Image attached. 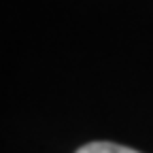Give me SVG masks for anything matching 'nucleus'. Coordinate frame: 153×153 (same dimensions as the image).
Instances as JSON below:
<instances>
[{
	"mask_svg": "<svg viewBox=\"0 0 153 153\" xmlns=\"http://www.w3.org/2000/svg\"><path fill=\"white\" fill-rule=\"evenodd\" d=\"M74 153H140L136 149H130L117 143H106V140H98V143H87L83 147H79Z\"/></svg>",
	"mask_w": 153,
	"mask_h": 153,
	"instance_id": "1",
	"label": "nucleus"
}]
</instances>
